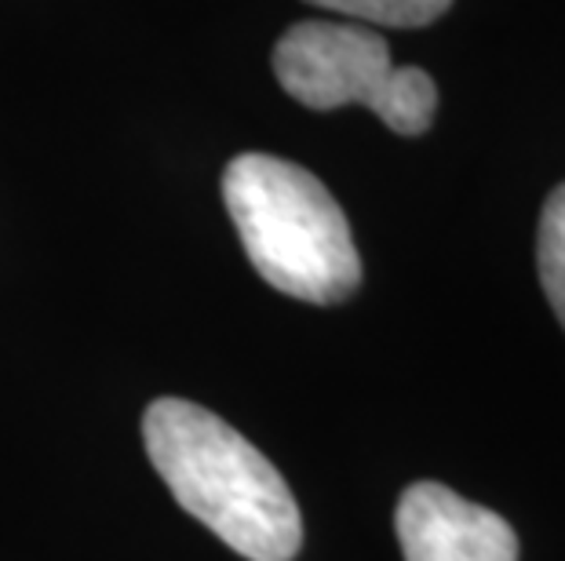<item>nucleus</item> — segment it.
<instances>
[{
    "label": "nucleus",
    "instance_id": "obj_1",
    "mask_svg": "<svg viewBox=\"0 0 565 561\" xmlns=\"http://www.w3.org/2000/svg\"><path fill=\"white\" fill-rule=\"evenodd\" d=\"M147 456L172 496L248 561H292L303 518L278 467L194 401L161 398L142 416Z\"/></svg>",
    "mask_w": 565,
    "mask_h": 561
},
{
    "label": "nucleus",
    "instance_id": "obj_2",
    "mask_svg": "<svg viewBox=\"0 0 565 561\" xmlns=\"http://www.w3.org/2000/svg\"><path fill=\"white\" fill-rule=\"evenodd\" d=\"M223 201L270 289L321 306L358 292L362 259L351 223L318 175L270 153H242L223 172Z\"/></svg>",
    "mask_w": 565,
    "mask_h": 561
},
{
    "label": "nucleus",
    "instance_id": "obj_3",
    "mask_svg": "<svg viewBox=\"0 0 565 561\" xmlns=\"http://www.w3.org/2000/svg\"><path fill=\"white\" fill-rule=\"evenodd\" d=\"M274 74L310 110L369 106L398 136H419L435 121L438 88L419 66L398 69L376 30L354 22H296L274 47Z\"/></svg>",
    "mask_w": 565,
    "mask_h": 561
},
{
    "label": "nucleus",
    "instance_id": "obj_4",
    "mask_svg": "<svg viewBox=\"0 0 565 561\" xmlns=\"http://www.w3.org/2000/svg\"><path fill=\"white\" fill-rule=\"evenodd\" d=\"M394 529L405 561H519V536L508 521L438 482L405 488Z\"/></svg>",
    "mask_w": 565,
    "mask_h": 561
},
{
    "label": "nucleus",
    "instance_id": "obj_5",
    "mask_svg": "<svg viewBox=\"0 0 565 561\" xmlns=\"http://www.w3.org/2000/svg\"><path fill=\"white\" fill-rule=\"evenodd\" d=\"M536 267H540V284L547 292V303L565 328V183L547 197L544 212H540Z\"/></svg>",
    "mask_w": 565,
    "mask_h": 561
},
{
    "label": "nucleus",
    "instance_id": "obj_6",
    "mask_svg": "<svg viewBox=\"0 0 565 561\" xmlns=\"http://www.w3.org/2000/svg\"><path fill=\"white\" fill-rule=\"evenodd\" d=\"M307 4L340 11V15L376 22V26H398V30H416L430 26L449 11L452 0H307Z\"/></svg>",
    "mask_w": 565,
    "mask_h": 561
}]
</instances>
